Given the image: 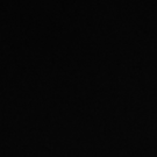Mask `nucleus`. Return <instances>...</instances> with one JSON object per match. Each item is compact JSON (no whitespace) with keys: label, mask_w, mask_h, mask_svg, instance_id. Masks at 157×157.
Listing matches in <instances>:
<instances>
[]
</instances>
